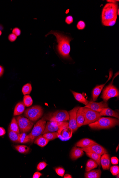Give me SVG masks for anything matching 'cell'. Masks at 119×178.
<instances>
[{"label":"cell","mask_w":119,"mask_h":178,"mask_svg":"<svg viewBox=\"0 0 119 178\" xmlns=\"http://www.w3.org/2000/svg\"><path fill=\"white\" fill-rule=\"evenodd\" d=\"M49 34H53L56 36L58 43L57 49L60 54L63 58H70V53L71 50L70 42L72 39L61 33L55 31H51L46 36Z\"/></svg>","instance_id":"obj_1"},{"label":"cell","mask_w":119,"mask_h":178,"mask_svg":"<svg viewBox=\"0 0 119 178\" xmlns=\"http://www.w3.org/2000/svg\"><path fill=\"white\" fill-rule=\"evenodd\" d=\"M118 6L112 2L107 4L103 8L102 13V22L103 25L109 21L117 19Z\"/></svg>","instance_id":"obj_2"},{"label":"cell","mask_w":119,"mask_h":178,"mask_svg":"<svg viewBox=\"0 0 119 178\" xmlns=\"http://www.w3.org/2000/svg\"><path fill=\"white\" fill-rule=\"evenodd\" d=\"M119 125V120L109 117H101L96 122L89 124L94 129H109Z\"/></svg>","instance_id":"obj_3"},{"label":"cell","mask_w":119,"mask_h":178,"mask_svg":"<svg viewBox=\"0 0 119 178\" xmlns=\"http://www.w3.org/2000/svg\"><path fill=\"white\" fill-rule=\"evenodd\" d=\"M69 129V122L67 121L56 122L50 121L47 122L43 134L48 132H57L59 135L64 129Z\"/></svg>","instance_id":"obj_4"},{"label":"cell","mask_w":119,"mask_h":178,"mask_svg":"<svg viewBox=\"0 0 119 178\" xmlns=\"http://www.w3.org/2000/svg\"><path fill=\"white\" fill-rule=\"evenodd\" d=\"M44 118L50 121L61 122L69 120L68 112L65 110H58L46 114Z\"/></svg>","instance_id":"obj_5"},{"label":"cell","mask_w":119,"mask_h":178,"mask_svg":"<svg viewBox=\"0 0 119 178\" xmlns=\"http://www.w3.org/2000/svg\"><path fill=\"white\" fill-rule=\"evenodd\" d=\"M42 108L38 105L34 106L27 109L24 112V115L32 121L36 122L43 116Z\"/></svg>","instance_id":"obj_6"},{"label":"cell","mask_w":119,"mask_h":178,"mask_svg":"<svg viewBox=\"0 0 119 178\" xmlns=\"http://www.w3.org/2000/svg\"><path fill=\"white\" fill-rule=\"evenodd\" d=\"M83 113L85 118L83 125H89L95 122L101 117L99 112L87 107H83Z\"/></svg>","instance_id":"obj_7"},{"label":"cell","mask_w":119,"mask_h":178,"mask_svg":"<svg viewBox=\"0 0 119 178\" xmlns=\"http://www.w3.org/2000/svg\"><path fill=\"white\" fill-rule=\"evenodd\" d=\"M46 125V121L44 117L37 122L36 124L34 125L31 132L28 135L30 142H33L38 136L43 135Z\"/></svg>","instance_id":"obj_8"},{"label":"cell","mask_w":119,"mask_h":178,"mask_svg":"<svg viewBox=\"0 0 119 178\" xmlns=\"http://www.w3.org/2000/svg\"><path fill=\"white\" fill-rule=\"evenodd\" d=\"M113 80L110 84L106 87L103 89L102 95V98L104 102H107L110 98L113 97H119V92L117 87L112 84Z\"/></svg>","instance_id":"obj_9"},{"label":"cell","mask_w":119,"mask_h":178,"mask_svg":"<svg viewBox=\"0 0 119 178\" xmlns=\"http://www.w3.org/2000/svg\"><path fill=\"white\" fill-rule=\"evenodd\" d=\"M19 130L21 133H26L29 132L33 126V123L27 118L19 116L16 118Z\"/></svg>","instance_id":"obj_10"},{"label":"cell","mask_w":119,"mask_h":178,"mask_svg":"<svg viewBox=\"0 0 119 178\" xmlns=\"http://www.w3.org/2000/svg\"><path fill=\"white\" fill-rule=\"evenodd\" d=\"M79 108L80 107H75L73 109L68 112L69 115V129L71 132V135L76 132L78 128L77 125L76 115L77 112Z\"/></svg>","instance_id":"obj_11"},{"label":"cell","mask_w":119,"mask_h":178,"mask_svg":"<svg viewBox=\"0 0 119 178\" xmlns=\"http://www.w3.org/2000/svg\"><path fill=\"white\" fill-rule=\"evenodd\" d=\"M81 148L86 153H95L101 155L108 153L106 149L97 143L92 144L89 146L86 147V148Z\"/></svg>","instance_id":"obj_12"},{"label":"cell","mask_w":119,"mask_h":178,"mask_svg":"<svg viewBox=\"0 0 119 178\" xmlns=\"http://www.w3.org/2000/svg\"><path fill=\"white\" fill-rule=\"evenodd\" d=\"M108 104L107 102L103 101L100 102H95L91 101L89 102L85 107L89 108L94 111L100 112L103 109L108 107Z\"/></svg>","instance_id":"obj_13"},{"label":"cell","mask_w":119,"mask_h":178,"mask_svg":"<svg viewBox=\"0 0 119 178\" xmlns=\"http://www.w3.org/2000/svg\"><path fill=\"white\" fill-rule=\"evenodd\" d=\"M112 72H111V74H110L109 78L106 83H105V84L97 86L94 88L92 93V98H93V100L94 102H95L97 100L98 96L100 95L101 91H102L103 88L105 87L106 83L108 81L110 80V79L112 77Z\"/></svg>","instance_id":"obj_14"},{"label":"cell","mask_w":119,"mask_h":178,"mask_svg":"<svg viewBox=\"0 0 119 178\" xmlns=\"http://www.w3.org/2000/svg\"><path fill=\"white\" fill-rule=\"evenodd\" d=\"M100 163L103 170H109L111 166L109 155L107 154H103L102 157H101Z\"/></svg>","instance_id":"obj_15"},{"label":"cell","mask_w":119,"mask_h":178,"mask_svg":"<svg viewBox=\"0 0 119 178\" xmlns=\"http://www.w3.org/2000/svg\"><path fill=\"white\" fill-rule=\"evenodd\" d=\"M100 114L101 116H112L119 119V115L118 112L113 110L109 107L105 108L103 109L100 112Z\"/></svg>","instance_id":"obj_16"},{"label":"cell","mask_w":119,"mask_h":178,"mask_svg":"<svg viewBox=\"0 0 119 178\" xmlns=\"http://www.w3.org/2000/svg\"><path fill=\"white\" fill-rule=\"evenodd\" d=\"M84 154L83 151L81 148L75 146L72 149L70 156L71 159L75 160L82 157Z\"/></svg>","instance_id":"obj_17"},{"label":"cell","mask_w":119,"mask_h":178,"mask_svg":"<svg viewBox=\"0 0 119 178\" xmlns=\"http://www.w3.org/2000/svg\"><path fill=\"white\" fill-rule=\"evenodd\" d=\"M83 107H80L77 112L76 120L77 127L78 128L83 126L85 118L83 113Z\"/></svg>","instance_id":"obj_18"},{"label":"cell","mask_w":119,"mask_h":178,"mask_svg":"<svg viewBox=\"0 0 119 178\" xmlns=\"http://www.w3.org/2000/svg\"><path fill=\"white\" fill-rule=\"evenodd\" d=\"M96 143L93 140L88 139V138H84L77 142L75 145V146L80 147L81 148H86L92 144H96Z\"/></svg>","instance_id":"obj_19"},{"label":"cell","mask_w":119,"mask_h":178,"mask_svg":"<svg viewBox=\"0 0 119 178\" xmlns=\"http://www.w3.org/2000/svg\"><path fill=\"white\" fill-rule=\"evenodd\" d=\"M101 171L98 169L86 172L85 174L86 178H100L101 177Z\"/></svg>","instance_id":"obj_20"},{"label":"cell","mask_w":119,"mask_h":178,"mask_svg":"<svg viewBox=\"0 0 119 178\" xmlns=\"http://www.w3.org/2000/svg\"><path fill=\"white\" fill-rule=\"evenodd\" d=\"M25 109V106L22 102H19L15 106L14 112V115L18 116L22 114Z\"/></svg>","instance_id":"obj_21"},{"label":"cell","mask_w":119,"mask_h":178,"mask_svg":"<svg viewBox=\"0 0 119 178\" xmlns=\"http://www.w3.org/2000/svg\"><path fill=\"white\" fill-rule=\"evenodd\" d=\"M48 141L46 138L43 137V135H40L38 136L34 142V143L41 147H44L47 146Z\"/></svg>","instance_id":"obj_22"},{"label":"cell","mask_w":119,"mask_h":178,"mask_svg":"<svg viewBox=\"0 0 119 178\" xmlns=\"http://www.w3.org/2000/svg\"><path fill=\"white\" fill-rule=\"evenodd\" d=\"M73 95L74 98L76 99V100L79 102H80L82 104L86 105L89 103V101H88L83 96V94L77 92L71 91Z\"/></svg>","instance_id":"obj_23"},{"label":"cell","mask_w":119,"mask_h":178,"mask_svg":"<svg viewBox=\"0 0 119 178\" xmlns=\"http://www.w3.org/2000/svg\"><path fill=\"white\" fill-rule=\"evenodd\" d=\"M20 133H17L16 132L8 130V135L10 139L12 141L14 142L20 143L19 138Z\"/></svg>","instance_id":"obj_24"},{"label":"cell","mask_w":119,"mask_h":178,"mask_svg":"<svg viewBox=\"0 0 119 178\" xmlns=\"http://www.w3.org/2000/svg\"><path fill=\"white\" fill-rule=\"evenodd\" d=\"M98 164L95 161L92 159H90L87 161L86 165V171L88 172L94 169L98 168Z\"/></svg>","instance_id":"obj_25"},{"label":"cell","mask_w":119,"mask_h":178,"mask_svg":"<svg viewBox=\"0 0 119 178\" xmlns=\"http://www.w3.org/2000/svg\"><path fill=\"white\" fill-rule=\"evenodd\" d=\"M10 130L12 131L20 133V131L18 124L16 120V119L13 117L10 124Z\"/></svg>","instance_id":"obj_26"},{"label":"cell","mask_w":119,"mask_h":178,"mask_svg":"<svg viewBox=\"0 0 119 178\" xmlns=\"http://www.w3.org/2000/svg\"><path fill=\"white\" fill-rule=\"evenodd\" d=\"M86 154L88 157L91 158L92 160H94L98 164V165L100 167V159L101 155L93 153H86Z\"/></svg>","instance_id":"obj_27"},{"label":"cell","mask_w":119,"mask_h":178,"mask_svg":"<svg viewBox=\"0 0 119 178\" xmlns=\"http://www.w3.org/2000/svg\"><path fill=\"white\" fill-rule=\"evenodd\" d=\"M59 134L58 132H48L43 134V137L48 140L51 141L58 138L59 137Z\"/></svg>","instance_id":"obj_28"},{"label":"cell","mask_w":119,"mask_h":178,"mask_svg":"<svg viewBox=\"0 0 119 178\" xmlns=\"http://www.w3.org/2000/svg\"><path fill=\"white\" fill-rule=\"evenodd\" d=\"M15 148L19 153L22 154L27 153L30 150L29 148L25 145H17L15 146Z\"/></svg>","instance_id":"obj_29"},{"label":"cell","mask_w":119,"mask_h":178,"mask_svg":"<svg viewBox=\"0 0 119 178\" xmlns=\"http://www.w3.org/2000/svg\"><path fill=\"white\" fill-rule=\"evenodd\" d=\"M32 90V87L31 84L30 83H27L23 86L22 89V92L24 95H29L31 92Z\"/></svg>","instance_id":"obj_30"},{"label":"cell","mask_w":119,"mask_h":178,"mask_svg":"<svg viewBox=\"0 0 119 178\" xmlns=\"http://www.w3.org/2000/svg\"><path fill=\"white\" fill-rule=\"evenodd\" d=\"M23 102L25 106L27 107L31 106L33 104L32 98L29 95L24 96Z\"/></svg>","instance_id":"obj_31"},{"label":"cell","mask_w":119,"mask_h":178,"mask_svg":"<svg viewBox=\"0 0 119 178\" xmlns=\"http://www.w3.org/2000/svg\"><path fill=\"white\" fill-rule=\"evenodd\" d=\"M20 140L21 143H26L30 142V140L28 135H26L25 133H23L20 134Z\"/></svg>","instance_id":"obj_32"},{"label":"cell","mask_w":119,"mask_h":178,"mask_svg":"<svg viewBox=\"0 0 119 178\" xmlns=\"http://www.w3.org/2000/svg\"><path fill=\"white\" fill-rule=\"evenodd\" d=\"M112 174L113 176H117L119 173V167L118 166H113L110 168Z\"/></svg>","instance_id":"obj_33"},{"label":"cell","mask_w":119,"mask_h":178,"mask_svg":"<svg viewBox=\"0 0 119 178\" xmlns=\"http://www.w3.org/2000/svg\"><path fill=\"white\" fill-rule=\"evenodd\" d=\"M55 171H56L57 175H58L59 176L63 177L65 174V170L61 167H58V168H56L55 169Z\"/></svg>","instance_id":"obj_34"},{"label":"cell","mask_w":119,"mask_h":178,"mask_svg":"<svg viewBox=\"0 0 119 178\" xmlns=\"http://www.w3.org/2000/svg\"><path fill=\"white\" fill-rule=\"evenodd\" d=\"M48 165V164L44 161L40 162L37 167V170L40 171L44 169Z\"/></svg>","instance_id":"obj_35"},{"label":"cell","mask_w":119,"mask_h":178,"mask_svg":"<svg viewBox=\"0 0 119 178\" xmlns=\"http://www.w3.org/2000/svg\"><path fill=\"white\" fill-rule=\"evenodd\" d=\"M85 27V23L83 21H79L77 24V28L79 30H82L84 29Z\"/></svg>","instance_id":"obj_36"},{"label":"cell","mask_w":119,"mask_h":178,"mask_svg":"<svg viewBox=\"0 0 119 178\" xmlns=\"http://www.w3.org/2000/svg\"><path fill=\"white\" fill-rule=\"evenodd\" d=\"M13 34H14L17 36L20 35L21 34V30L19 28H15L13 30Z\"/></svg>","instance_id":"obj_37"},{"label":"cell","mask_w":119,"mask_h":178,"mask_svg":"<svg viewBox=\"0 0 119 178\" xmlns=\"http://www.w3.org/2000/svg\"><path fill=\"white\" fill-rule=\"evenodd\" d=\"M73 18L71 15H69L66 17L65 19V22L67 24H72L73 22Z\"/></svg>","instance_id":"obj_38"},{"label":"cell","mask_w":119,"mask_h":178,"mask_svg":"<svg viewBox=\"0 0 119 178\" xmlns=\"http://www.w3.org/2000/svg\"><path fill=\"white\" fill-rule=\"evenodd\" d=\"M8 39L11 42H13L16 40L17 39V36L13 34H11L8 37Z\"/></svg>","instance_id":"obj_39"},{"label":"cell","mask_w":119,"mask_h":178,"mask_svg":"<svg viewBox=\"0 0 119 178\" xmlns=\"http://www.w3.org/2000/svg\"><path fill=\"white\" fill-rule=\"evenodd\" d=\"M111 162L113 165H117L118 163L119 160L116 157H113L111 158Z\"/></svg>","instance_id":"obj_40"},{"label":"cell","mask_w":119,"mask_h":178,"mask_svg":"<svg viewBox=\"0 0 119 178\" xmlns=\"http://www.w3.org/2000/svg\"><path fill=\"white\" fill-rule=\"evenodd\" d=\"M42 175V173L39 172H36L34 173L33 176V178H39Z\"/></svg>","instance_id":"obj_41"},{"label":"cell","mask_w":119,"mask_h":178,"mask_svg":"<svg viewBox=\"0 0 119 178\" xmlns=\"http://www.w3.org/2000/svg\"><path fill=\"white\" fill-rule=\"evenodd\" d=\"M6 131L5 129L3 127H0V137L5 135Z\"/></svg>","instance_id":"obj_42"},{"label":"cell","mask_w":119,"mask_h":178,"mask_svg":"<svg viewBox=\"0 0 119 178\" xmlns=\"http://www.w3.org/2000/svg\"><path fill=\"white\" fill-rule=\"evenodd\" d=\"M4 72V68L0 65V77L3 75Z\"/></svg>","instance_id":"obj_43"},{"label":"cell","mask_w":119,"mask_h":178,"mask_svg":"<svg viewBox=\"0 0 119 178\" xmlns=\"http://www.w3.org/2000/svg\"><path fill=\"white\" fill-rule=\"evenodd\" d=\"M64 178H72V176L69 174H66L63 177Z\"/></svg>","instance_id":"obj_44"},{"label":"cell","mask_w":119,"mask_h":178,"mask_svg":"<svg viewBox=\"0 0 119 178\" xmlns=\"http://www.w3.org/2000/svg\"><path fill=\"white\" fill-rule=\"evenodd\" d=\"M118 147H119V145L118 146H117V148H116V152H117V151L118 150Z\"/></svg>","instance_id":"obj_45"},{"label":"cell","mask_w":119,"mask_h":178,"mask_svg":"<svg viewBox=\"0 0 119 178\" xmlns=\"http://www.w3.org/2000/svg\"><path fill=\"white\" fill-rule=\"evenodd\" d=\"M2 34V32L1 30H0V36Z\"/></svg>","instance_id":"obj_46"},{"label":"cell","mask_w":119,"mask_h":178,"mask_svg":"<svg viewBox=\"0 0 119 178\" xmlns=\"http://www.w3.org/2000/svg\"><path fill=\"white\" fill-rule=\"evenodd\" d=\"M67 12H68V11H69V10H67ZM66 13H67V12H66Z\"/></svg>","instance_id":"obj_47"},{"label":"cell","mask_w":119,"mask_h":178,"mask_svg":"<svg viewBox=\"0 0 119 178\" xmlns=\"http://www.w3.org/2000/svg\"><path fill=\"white\" fill-rule=\"evenodd\" d=\"M117 175L118 176L117 177V178H119V173H118V174Z\"/></svg>","instance_id":"obj_48"}]
</instances>
